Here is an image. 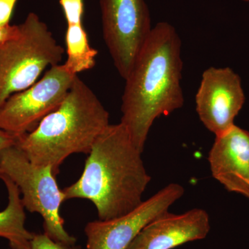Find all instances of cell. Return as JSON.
I'll return each instance as SVG.
<instances>
[{
	"label": "cell",
	"mask_w": 249,
	"mask_h": 249,
	"mask_svg": "<svg viewBox=\"0 0 249 249\" xmlns=\"http://www.w3.org/2000/svg\"><path fill=\"white\" fill-rule=\"evenodd\" d=\"M181 49L175 27L168 22L157 23L125 79L121 123L142 152L156 119L184 104Z\"/></svg>",
	"instance_id": "1"
},
{
	"label": "cell",
	"mask_w": 249,
	"mask_h": 249,
	"mask_svg": "<svg viewBox=\"0 0 249 249\" xmlns=\"http://www.w3.org/2000/svg\"><path fill=\"white\" fill-rule=\"evenodd\" d=\"M142 154L122 123L109 124L95 141L78 181L62 190L65 199L91 201L100 220L130 212L151 181Z\"/></svg>",
	"instance_id": "2"
},
{
	"label": "cell",
	"mask_w": 249,
	"mask_h": 249,
	"mask_svg": "<svg viewBox=\"0 0 249 249\" xmlns=\"http://www.w3.org/2000/svg\"><path fill=\"white\" fill-rule=\"evenodd\" d=\"M109 113L92 90L76 76L60 106L16 145L37 167H51L54 175L67 157L88 155L109 124Z\"/></svg>",
	"instance_id": "3"
},
{
	"label": "cell",
	"mask_w": 249,
	"mask_h": 249,
	"mask_svg": "<svg viewBox=\"0 0 249 249\" xmlns=\"http://www.w3.org/2000/svg\"><path fill=\"white\" fill-rule=\"evenodd\" d=\"M19 27L17 37L0 42V108L36 83L47 67L59 65L65 53L37 14L30 13Z\"/></svg>",
	"instance_id": "4"
},
{
	"label": "cell",
	"mask_w": 249,
	"mask_h": 249,
	"mask_svg": "<svg viewBox=\"0 0 249 249\" xmlns=\"http://www.w3.org/2000/svg\"><path fill=\"white\" fill-rule=\"evenodd\" d=\"M3 176L18 186L24 209L40 214L45 233L60 243L75 245L76 239L65 230L60 214L65 193L51 167L36 166L15 145L0 152V178Z\"/></svg>",
	"instance_id": "5"
},
{
	"label": "cell",
	"mask_w": 249,
	"mask_h": 249,
	"mask_svg": "<svg viewBox=\"0 0 249 249\" xmlns=\"http://www.w3.org/2000/svg\"><path fill=\"white\" fill-rule=\"evenodd\" d=\"M76 76L65 64L50 67L41 79L6 100L0 108V129L17 139L35 129L60 106Z\"/></svg>",
	"instance_id": "6"
},
{
	"label": "cell",
	"mask_w": 249,
	"mask_h": 249,
	"mask_svg": "<svg viewBox=\"0 0 249 249\" xmlns=\"http://www.w3.org/2000/svg\"><path fill=\"white\" fill-rule=\"evenodd\" d=\"M103 38L114 66L125 80L151 32L145 0H100Z\"/></svg>",
	"instance_id": "7"
},
{
	"label": "cell",
	"mask_w": 249,
	"mask_h": 249,
	"mask_svg": "<svg viewBox=\"0 0 249 249\" xmlns=\"http://www.w3.org/2000/svg\"><path fill=\"white\" fill-rule=\"evenodd\" d=\"M183 194L181 185L171 183L124 215L88 223L87 249H127L147 224L168 211Z\"/></svg>",
	"instance_id": "8"
},
{
	"label": "cell",
	"mask_w": 249,
	"mask_h": 249,
	"mask_svg": "<svg viewBox=\"0 0 249 249\" xmlns=\"http://www.w3.org/2000/svg\"><path fill=\"white\" fill-rule=\"evenodd\" d=\"M240 77L230 67L205 70L196 95V111L202 124L217 136L235 124L245 103Z\"/></svg>",
	"instance_id": "9"
},
{
	"label": "cell",
	"mask_w": 249,
	"mask_h": 249,
	"mask_svg": "<svg viewBox=\"0 0 249 249\" xmlns=\"http://www.w3.org/2000/svg\"><path fill=\"white\" fill-rule=\"evenodd\" d=\"M210 230L209 214L204 209L182 214L166 211L147 224L127 249H173L206 238Z\"/></svg>",
	"instance_id": "10"
},
{
	"label": "cell",
	"mask_w": 249,
	"mask_h": 249,
	"mask_svg": "<svg viewBox=\"0 0 249 249\" xmlns=\"http://www.w3.org/2000/svg\"><path fill=\"white\" fill-rule=\"evenodd\" d=\"M211 174L228 191L249 199V132L234 124L215 136L209 155Z\"/></svg>",
	"instance_id": "11"
},
{
	"label": "cell",
	"mask_w": 249,
	"mask_h": 249,
	"mask_svg": "<svg viewBox=\"0 0 249 249\" xmlns=\"http://www.w3.org/2000/svg\"><path fill=\"white\" fill-rule=\"evenodd\" d=\"M8 191L9 202L0 212V237L6 239L12 249H31L34 233L25 228L26 214L18 186L9 178L1 177Z\"/></svg>",
	"instance_id": "12"
},
{
	"label": "cell",
	"mask_w": 249,
	"mask_h": 249,
	"mask_svg": "<svg viewBox=\"0 0 249 249\" xmlns=\"http://www.w3.org/2000/svg\"><path fill=\"white\" fill-rule=\"evenodd\" d=\"M65 40L67 58L65 65L70 71L78 75L95 66L98 52L90 46L83 24L67 25Z\"/></svg>",
	"instance_id": "13"
},
{
	"label": "cell",
	"mask_w": 249,
	"mask_h": 249,
	"mask_svg": "<svg viewBox=\"0 0 249 249\" xmlns=\"http://www.w3.org/2000/svg\"><path fill=\"white\" fill-rule=\"evenodd\" d=\"M67 25L83 24L84 4L83 0H60Z\"/></svg>",
	"instance_id": "14"
},
{
	"label": "cell",
	"mask_w": 249,
	"mask_h": 249,
	"mask_svg": "<svg viewBox=\"0 0 249 249\" xmlns=\"http://www.w3.org/2000/svg\"><path fill=\"white\" fill-rule=\"evenodd\" d=\"M30 245L31 249H82L56 242L45 232L43 234L34 233Z\"/></svg>",
	"instance_id": "15"
},
{
	"label": "cell",
	"mask_w": 249,
	"mask_h": 249,
	"mask_svg": "<svg viewBox=\"0 0 249 249\" xmlns=\"http://www.w3.org/2000/svg\"><path fill=\"white\" fill-rule=\"evenodd\" d=\"M18 0H0V28L10 25L15 6Z\"/></svg>",
	"instance_id": "16"
},
{
	"label": "cell",
	"mask_w": 249,
	"mask_h": 249,
	"mask_svg": "<svg viewBox=\"0 0 249 249\" xmlns=\"http://www.w3.org/2000/svg\"><path fill=\"white\" fill-rule=\"evenodd\" d=\"M19 34V25H11L0 28V42H5L17 37Z\"/></svg>",
	"instance_id": "17"
},
{
	"label": "cell",
	"mask_w": 249,
	"mask_h": 249,
	"mask_svg": "<svg viewBox=\"0 0 249 249\" xmlns=\"http://www.w3.org/2000/svg\"><path fill=\"white\" fill-rule=\"evenodd\" d=\"M17 139L11 134L0 129V152L16 145Z\"/></svg>",
	"instance_id": "18"
},
{
	"label": "cell",
	"mask_w": 249,
	"mask_h": 249,
	"mask_svg": "<svg viewBox=\"0 0 249 249\" xmlns=\"http://www.w3.org/2000/svg\"><path fill=\"white\" fill-rule=\"evenodd\" d=\"M243 1H249V0H243Z\"/></svg>",
	"instance_id": "19"
}]
</instances>
